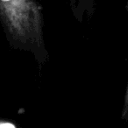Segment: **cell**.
Masks as SVG:
<instances>
[{
	"label": "cell",
	"mask_w": 128,
	"mask_h": 128,
	"mask_svg": "<svg viewBox=\"0 0 128 128\" xmlns=\"http://www.w3.org/2000/svg\"><path fill=\"white\" fill-rule=\"evenodd\" d=\"M0 21L8 39L22 48L44 46L42 7L37 0H0Z\"/></svg>",
	"instance_id": "obj_1"
},
{
	"label": "cell",
	"mask_w": 128,
	"mask_h": 128,
	"mask_svg": "<svg viewBox=\"0 0 128 128\" xmlns=\"http://www.w3.org/2000/svg\"><path fill=\"white\" fill-rule=\"evenodd\" d=\"M70 4L77 18H82L84 14L91 15L94 12L95 0H70Z\"/></svg>",
	"instance_id": "obj_2"
},
{
	"label": "cell",
	"mask_w": 128,
	"mask_h": 128,
	"mask_svg": "<svg viewBox=\"0 0 128 128\" xmlns=\"http://www.w3.org/2000/svg\"><path fill=\"white\" fill-rule=\"evenodd\" d=\"M126 10H127V13H128V0H126Z\"/></svg>",
	"instance_id": "obj_3"
}]
</instances>
